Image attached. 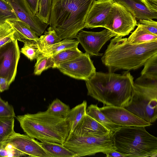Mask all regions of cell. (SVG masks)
<instances>
[{
	"instance_id": "6da1fadb",
	"label": "cell",
	"mask_w": 157,
	"mask_h": 157,
	"mask_svg": "<svg viewBox=\"0 0 157 157\" xmlns=\"http://www.w3.org/2000/svg\"><path fill=\"white\" fill-rule=\"evenodd\" d=\"M133 80L129 71L122 74L96 72L85 81L87 95L104 106L124 107L131 98Z\"/></svg>"
},
{
	"instance_id": "7a4b0ae2",
	"label": "cell",
	"mask_w": 157,
	"mask_h": 157,
	"mask_svg": "<svg viewBox=\"0 0 157 157\" xmlns=\"http://www.w3.org/2000/svg\"><path fill=\"white\" fill-rule=\"evenodd\" d=\"M157 53V40L138 44H130L128 38L116 36L110 40L101 58L102 63L114 72L119 69L129 71L144 65Z\"/></svg>"
},
{
	"instance_id": "3957f363",
	"label": "cell",
	"mask_w": 157,
	"mask_h": 157,
	"mask_svg": "<svg viewBox=\"0 0 157 157\" xmlns=\"http://www.w3.org/2000/svg\"><path fill=\"white\" fill-rule=\"evenodd\" d=\"M94 0H52L50 27L62 40L76 38Z\"/></svg>"
},
{
	"instance_id": "277c9868",
	"label": "cell",
	"mask_w": 157,
	"mask_h": 157,
	"mask_svg": "<svg viewBox=\"0 0 157 157\" xmlns=\"http://www.w3.org/2000/svg\"><path fill=\"white\" fill-rule=\"evenodd\" d=\"M16 118L26 134L41 142L63 144L70 133L69 124L65 117L47 111L18 115Z\"/></svg>"
},
{
	"instance_id": "5b68a950",
	"label": "cell",
	"mask_w": 157,
	"mask_h": 157,
	"mask_svg": "<svg viewBox=\"0 0 157 157\" xmlns=\"http://www.w3.org/2000/svg\"><path fill=\"white\" fill-rule=\"evenodd\" d=\"M144 126H121L113 132L116 151L127 157H151L157 153V138Z\"/></svg>"
},
{
	"instance_id": "8992f818",
	"label": "cell",
	"mask_w": 157,
	"mask_h": 157,
	"mask_svg": "<svg viewBox=\"0 0 157 157\" xmlns=\"http://www.w3.org/2000/svg\"><path fill=\"white\" fill-rule=\"evenodd\" d=\"M150 123L157 118V80L143 76L134 82L131 99L124 107Z\"/></svg>"
},
{
	"instance_id": "52a82bcc",
	"label": "cell",
	"mask_w": 157,
	"mask_h": 157,
	"mask_svg": "<svg viewBox=\"0 0 157 157\" xmlns=\"http://www.w3.org/2000/svg\"><path fill=\"white\" fill-rule=\"evenodd\" d=\"M113 132L100 136L69 135L63 145L77 155V157L94 155L98 153L106 154L116 150Z\"/></svg>"
},
{
	"instance_id": "ba28073f",
	"label": "cell",
	"mask_w": 157,
	"mask_h": 157,
	"mask_svg": "<svg viewBox=\"0 0 157 157\" xmlns=\"http://www.w3.org/2000/svg\"><path fill=\"white\" fill-rule=\"evenodd\" d=\"M136 18L123 6L114 1L104 28L124 36L137 26Z\"/></svg>"
},
{
	"instance_id": "9c48e42d",
	"label": "cell",
	"mask_w": 157,
	"mask_h": 157,
	"mask_svg": "<svg viewBox=\"0 0 157 157\" xmlns=\"http://www.w3.org/2000/svg\"><path fill=\"white\" fill-rule=\"evenodd\" d=\"M57 68L64 75L85 81L90 78L96 72L90 55L86 52L60 64Z\"/></svg>"
},
{
	"instance_id": "30bf717a",
	"label": "cell",
	"mask_w": 157,
	"mask_h": 157,
	"mask_svg": "<svg viewBox=\"0 0 157 157\" xmlns=\"http://www.w3.org/2000/svg\"><path fill=\"white\" fill-rule=\"evenodd\" d=\"M20 52L16 40L0 47V77L6 78L10 85L16 75Z\"/></svg>"
},
{
	"instance_id": "8fae6325",
	"label": "cell",
	"mask_w": 157,
	"mask_h": 157,
	"mask_svg": "<svg viewBox=\"0 0 157 157\" xmlns=\"http://www.w3.org/2000/svg\"><path fill=\"white\" fill-rule=\"evenodd\" d=\"M117 36L106 29L99 32L82 30L78 33L76 38L86 52L92 56H101L103 54L99 52L102 47L111 38Z\"/></svg>"
},
{
	"instance_id": "7c38bea8",
	"label": "cell",
	"mask_w": 157,
	"mask_h": 157,
	"mask_svg": "<svg viewBox=\"0 0 157 157\" xmlns=\"http://www.w3.org/2000/svg\"><path fill=\"white\" fill-rule=\"evenodd\" d=\"M99 109L112 122L119 126L145 127L151 125L124 107L103 106Z\"/></svg>"
},
{
	"instance_id": "4fadbf2b",
	"label": "cell",
	"mask_w": 157,
	"mask_h": 157,
	"mask_svg": "<svg viewBox=\"0 0 157 157\" xmlns=\"http://www.w3.org/2000/svg\"><path fill=\"white\" fill-rule=\"evenodd\" d=\"M11 6L17 17L40 36L49 25L42 22L32 12L25 0H5Z\"/></svg>"
},
{
	"instance_id": "5bb4252c",
	"label": "cell",
	"mask_w": 157,
	"mask_h": 157,
	"mask_svg": "<svg viewBox=\"0 0 157 157\" xmlns=\"http://www.w3.org/2000/svg\"><path fill=\"white\" fill-rule=\"evenodd\" d=\"M6 143L10 144L15 148L29 156L50 157L41 146L40 142L27 134L15 132L4 144Z\"/></svg>"
},
{
	"instance_id": "9a60e30c",
	"label": "cell",
	"mask_w": 157,
	"mask_h": 157,
	"mask_svg": "<svg viewBox=\"0 0 157 157\" xmlns=\"http://www.w3.org/2000/svg\"><path fill=\"white\" fill-rule=\"evenodd\" d=\"M114 0H94L86 16L84 28H104Z\"/></svg>"
},
{
	"instance_id": "2e32d148",
	"label": "cell",
	"mask_w": 157,
	"mask_h": 157,
	"mask_svg": "<svg viewBox=\"0 0 157 157\" xmlns=\"http://www.w3.org/2000/svg\"><path fill=\"white\" fill-rule=\"evenodd\" d=\"M110 132L105 126L86 114L69 135L80 136L88 135L100 136Z\"/></svg>"
},
{
	"instance_id": "e0dca14e",
	"label": "cell",
	"mask_w": 157,
	"mask_h": 157,
	"mask_svg": "<svg viewBox=\"0 0 157 157\" xmlns=\"http://www.w3.org/2000/svg\"><path fill=\"white\" fill-rule=\"evenodd\" d=\"M123 6L136 20L157 19V12L151 10L144 0H114Z\"/></svg>"
},
{
	"instance_id": "ac0fdd59",
	"label": "cell",
	"mask_w": 157,
	"mask_h": 157,
	"mask_svg": "<svg viewBox=\"0 0 157 157\" xmlns=\"http://www.w3.org/2000/svg\"><path fill=\"white\" fill-rule=\"evenodd\" d=\"M6 21L11 25L15 30L14 40L24 43L26 42H36L39 38L38 36L27 24L18 19H9Z\"/></svg>"
},
{
	"instance_id": "d6986e66",
	"label": "cell",
	"mask_w": 157,
	"mask_h": 157,
	"mask_svg": "<svg viewBox=\"0 0 157 157\" xmlns=\"http://www.w3.org/2000/svg\"><path fill=\"white\" fill-rule=\"evenodd\" d=\"M87 103L84 100L81 104L70 109L64 117L67 120L70 128L69 134L72 132L86 113Z\"/></svg>"
},
{
	"instance_id": "ffe728a7",
	"label": "cell",
	"mask_w": 157,
	"mask_h": 157,
	"mask_svg": "<svg viewBox=\"0 0 157 157\" xmlns=\"http://www.w3.org/2000/svg\"><path fill=\"white\" fill-rule=\"evenodd\" d=\"M40 144L50 157H77L76 154L63 144L49 142H41Z\"/></svg>"
},
{
	"instance_id": "44dd1931",
	"label": "cell",
	"mask_w": 157,
	"mask_h": 157,
	"mask_svg": "<svg viewBox=\"0 0 157 157\" xmlns=\"http://www.w3.org/2000/svg\"><path fill=\"white\" fill-rule=\"evenodd\" d=\"M86 113L113 132L120 127L112 122L100 110L97 104L90 105L86 109Z\"/></svg>"
},
{
	"instance_id": "7402d4cb",
	"label": "cell",
	"mask_w": 157,
	"mask_h": 157,
	"mask_svg": "<svg viewBox=\"0 0 157 157\" xmlns=\"http://www.w3.org/2000/svg\"><path fill=\"white\" fill-rule=\"evenodd\" d=\"M131 44H138L157 40V35L152 34L139 25L128 38Z\"/></svg>"
},
{
	"instance_id": "603a6c76",
	"label": "cell",
	"mask_w": 157,
	"mask_h": 157,
	"mask_svg": "<svg viewBox=\"0 0 157 157\" xmlns=\"http://www.w3.org/2000/svg\"><path fill=\"white\" fill-rule=\"evenodd\" d=\"M14 117H0V147L14 133Z\"/></svg>"
},
{
	"instance_id": "cb8c5ba5",
	"label": "cell",
	"mask_w": 157,
	"mask_h": 157,
	"mask_svg": "<svg viewBox=\"0 0 157 157\" xmlns=\"http://www.w3.org/2000/svg\"><path fill=\"white\" fill-rule=\"evenodd\" d=\"M79 43L77 40L70 39H63L48 47L42 52V54L45 56H52L65 49L78 47Z\"/></svg>"
},
{
	"instance_id": "d4e9b609",
	"label": "cell",
	"mask_w": 157,
	"mask_h": 157,
	"mask_svg": "<svg viewBox=\"0 0 157 157\" xmlns=\"http://www.w3.org/2000/svg\"><path fill=\"white\" fill-rule=\"evenodd\" d=\"M62 40L58 36L55 30L50 27L47 31L37 39L36 44L42 53L48 47Z\"/></svg>"
},
{
	"instance_id": "484cf974",
	"label": "cell",
	"mask_w": 157,
	"mask_h": 157,
	"mask_svg": "<svg viewBox=\"0 0 157 157\" xmlns=\"http://www.w3.org/2000/svg\"><path fill=\"white\" fill-rule=\"evenodd\" d=\"M82 53L78 47L65 49L60 52L52 56L54 63L53 68H57L60 64L72 59Z\"/></svg>"
},
{
	"instance_id": "4316f807",
	"label": "cell",
	"mask_w": 157,
	"mask_h": 157,
	"mask_svg": "<svg viewBox=\"0 0 157 157\" xmlns=\"http://www.w3.org/2000/svg\"><path fill=\"white\" fill-rule=\"evenodd\" d=\"M141 75L157 80V53L149 58L144 65Z\"/></svg>"
},
{
	"instance_id": "83f0119b",
	"label": "cell",
	"mask_w": 157,
	"mask_h": 157,
	"mask_svg": "<svg viewBox=\"0 0 157 157\" xmlns=\"http://www.w3.org/2000/svg\"><path fill=\"white\" fill-rule=\"evenodd\" d=\"M54 65L52 56H45L42 53L36 59L34 73L36 75H40L44 71L50 67L53 68Z\"/></svg>"
},
{
	"instance_id": "f1b7e54d",
	"label": "cell",
	"mask_w": 157,
	"mask_h": 157,
	"mask_svg": "<svg viewBox=\"0 0 157 157\" xmlns=\"http://www.w3.org/2000/svg\"><path fill=\"white\" fill-rule=\"evenodd\" d=\"M70 109L68 105L56 98L49 104L46 111L56 116L64 117Z\"/></svg>"
},
{
	"instance_id": "f546056e",
	"label": "cell",
	"mask_w": 157,
	"mask_h": 157,
	"mask_svg": "<svg viewBox=\"0 0 157 157\" xmlns=\"http://www.w3.org/2000/svg\"><path fill=\"white\" fill-rule=\"evenodd\" d=\"M15 30L11 25L6 21L0 23V47L14 40Z\"/></svg>"
},
{
	"instance_id": "4dcf8cb0",
	"label": "cell",
	"mask_w": 157,
	"mask_h": 157,
	"mask_svg": "<svg viewBox=\"0 0 157 157\" xmlns=\"http://www.w3.org/2000/svg\"><path fill=\"white\" fill-rule=\"evenodd\" d=\"M52 0H40L36 16L43 22L49 25Z\"/></svg>"
},
{
	"instance_id": "1f68e13d",
	"label": "cell",
	"mask_w": 157,
	"mask_h": 157,
	"mask_svg": "<svg viewBox=\"0 0 157 157\" xmlns=\"http://www.w3.org/2000/svg\"><path fill=\"white\" fill-rule=\"evenodd\" d=\"M20 52L31 61L36 59L39 56L42 54L36 42H26L24 43V46L21 48Z\"/></svg>"
},
{
	"instance_id": "d6a6232c",
	"label": "cell",
	"mask_w": 157,
	"mask_h": 157,
	"mask_svg": "<svg viewBox=\"0 0 157 157\" xmlns=\"http://www.w3.org/2000/svg\"><path fill=\"white\" fill-rule=\"evenodd\" d=\"M18 19L11 6L5 0H0V23L9 19Z\"/></svg>"
},
{
	"instance_id": "836d02e7",
	"label": "cell",
	"mask_w": 157,
	"mask_h": 157,
	"mask_svg": "<svg viewBox=\"0 0 157 157\" xmlns=\"http://www.w3.org/2000/svg\"><path fill=\"white\" fill-rule=\"evenodd\" d=\"M27 155L15 148L10 143L4 144L0 147V157H20Z\"/></svg>"
},
{
	"instance_id": "e575fe53",
	"label": "cell",
	"mask_w": 157,
	"mask_h": 157,
	"mask_svg": "<svg viewBox=\"0 0 157 157\" xmlns=\"http://www.w3.org/2000/svg\"><path fill=\"white\" fill-rule=\"evenodd\" d=\"M137 24L140 25L149 32L157 35V22L151 19H140Z\"/></svg>"
},
{
	"instance_id": "d590c367",
	"label": "cell",
	"mask_w": 157,
	"mask_h": 157,
	"mask_svg": "<svg viewBox=\"0 0 157 157\" xmlns=\"http://www.w3.org/2000/svg\"><path fill=\"white\" fill-rule=\"evenodd\" d=\"M10 116L15 117L14 109L8 102L3 100L0 96V117Z\"/></svg>"
},
{
	"instance_id": "8d00e7d4",
	"label": "cell",
	"mask_w": 157,
	"mask_h": 157,
	"mask_svg": "<svg viewBox=\"0 0 157 157\" xmlns=\"http://www.w3.org/2000/svg\"><path fill=\"white\" fill-rule=\"evenodd\" d=\"M25 0L32 12L36 15L38 12L40 0Z\"/></svg>"
},
{
	"instance_id": "74e56055",
	"label": "cell",
	"mask_w": 157,
	"mask_h": 157,
	"mask_svg": "<svg viewBox=\"0 0 157 157\" xmlns=\"http://www.w3.org/2000/svg\"><path fill=\"white\" fill-rule=\"evenodd\" d=\"M10 85L6 78L0 77V92L8 90Z\"/></svg>"
},
{
	"instance_id": "f35d334b",
	"label": "cell",
	"mask_w": 157,
	"mask_h": 157,
	"mask_svg": "<svg viewBox=\"0 0 157 157\" xmlns=\"http://www.w3.org/2000/svg\"><path fill=\"white\" fill-rule=\"evenodd\" d=\"M147 6L152 10L157 12V0H144Z\"/></svg>"
},
{
	"instance_id": "ab89813d",
	"label": "cell",
	"mask_w": 157,
	"mask_h": 157,
	"mask_svg": "<svg viewBox=\"0 0 157 157\" xmlns=\"http://www.w3.org/2000/svg\"><path fill=\"white\" fill-rule=\"evenodd\" d=\"M106 155L107 157H127L126 155L116 150L112 151Z\"/></svg>"
}]
</instances>
